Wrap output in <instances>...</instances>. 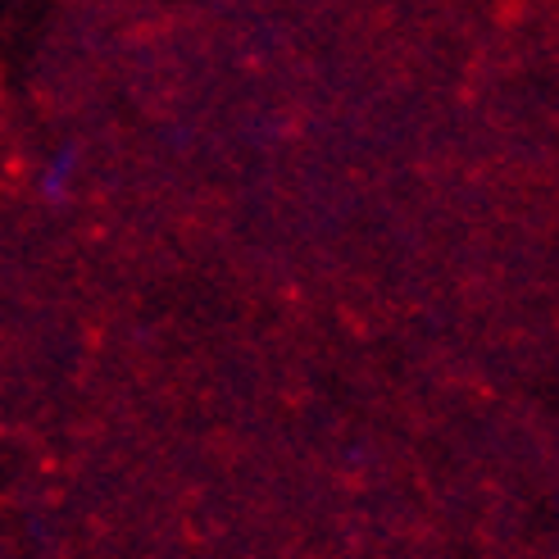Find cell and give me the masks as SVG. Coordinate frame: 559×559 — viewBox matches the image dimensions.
I'll return each mask as SVG.
<instances>
[{
	"label": "cell",
	"mask_w": 559,
	"mask_h": 559,
	"mask_svg": "<svg viewBox=\"0 0 559 559\" xmlns=\"http://www.w3.org/2000/svg\"><path fill=\"white\" fill-rule=\"evenodd\" d=\"M73 182H78V151H73V146H55L50 155H41L37 174H33L37 201H46V205H64L69 195H73Z\"/></svg>",
	"instance_id": "6da1fadb"
}]
</instances>
